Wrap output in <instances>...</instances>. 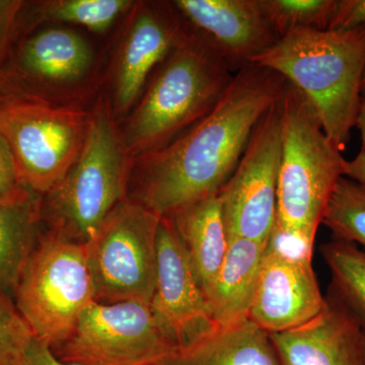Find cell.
Instances as JSON below:
<instances>
[{
    "label": "cell",
    "instance_id": "cell-7",
    "mask_svg": "<svg viewBox=\"0 0 365 365\" xmlns=\"http://www.w3.org/2000/svg\"><path fill=\"white\" fill-rule=\"evenodd\" d=\"M91 112L23 96L0 95V137L21 181L43 196L71 169L83 150Z\"/></svg>",
    "mask_w": 365,
    "mask_h": 365
},
{
    "label": "cell",
    "instance_id": "cell-15",
    "mask_svg": "<svg viewBox=\"0 0 365 365\" xmlns=\"http://www.w3.org/2000/svg\"><path fill=\"white\" fill-rule=\"evenodd\" d=\"M175 9L237 73L278 40L260 0H177Z\"/></svg>",
    "mask_w": 365,
    "mask_h": 365
},
{
    "label": "cell",
    "instance_id": "cell-10",
    "mask_svg": "<svg viewBox=\"0 0 365 365\" xmlns=\"http://www.w3.org/2000/svg\"><path fill=\"white\" fill-rule=\"evenodd\" d=\"M282 98L255 126L241 160L218 192L228 239L268 245L277 220Z\"/></svg>",
    "mask_w": 365,
    "mask_h": 365
},
{
    "label": "cell",
    "instance_id": "cell-24",
    "mask_svg": "<svg viewBox=\"0 0 365 365\" xmlns=\"http://www.w3.org/2000/svg\"><path fill=\"white\" fill-rule=\"evenodd\" d=\"M336 0H260L278 37L304 29L328 30Z\"/></svg>",
    "mask_w": 365,
    "mask_h": 365
},
{
    "label": "cell",
    "instance_id": "cell-13",
    "mask_svg": "<svg viewBox=\"0 0 365 365\" xmlns=\"http://www.w3.org/2000/svg\"><path fill=\"white\" fill-rule=\"evenodd\" d=\"M157 257V283L150 309L180 350L218 326L170 216L160 218L158 225Z\"/></svg>",
    "mask_w": 365,
    "mask_h": 365
},
{
    "label": "cell",
    "instance_id": "cell-14",
    "mask_svg": "<svg viewBox=\"0 0 365 365\" xmlns=\"http://www.w3.org/2000/svg\"><path fill=\"white\" fill-rule=\"evenodd\" d=\"M113 78V115L125 114L135 104L153 69L184 40L189 26L174 4H140L134 9Z\"/></svg>",
    "mask_w": 365,
    "mask_h": 365
},
{
    "label": "cell",
    "instance_id": "cell-28",
    "mask_svg": "<svg viewBox=\"0 0 365 365\" xmlns=\"http://www.w3.org/2000/svg\"><path fill=\"white\" fill-rule=\"evenodd\" d=\"M365 28V0H336L328 30Z\"/></svg>",
    "mask_w": 365,
    "mask_h": 365
},
{
    "label": "cell",
    "instance_id": "cell-2",
    "mask_svg": "<svg viewBox=\"0 0 365 365\" xmlns=\"http://www.w3.org/2000/svg\"><path fill=\"white\" fill-rule=\"evenodd\" d=\"M313 106L324 131L344 150L361 106L365 28L351 31L297 30L257 57Z\"/></svg>",
    "mask_w": 365,
    "mask_h": 365
},
{
    "label": "cell",
    "instance_id": "cell-19",
    "mask_svg": "<svg viewBox=\"0 0 365 365\" xmlns=\"http://www.w3.org/2000/svg\"><path fill=\"white\" fill-rule=\"evenodd\" d=\"M170 217L207 299L230 244L220 197L218 193L204 197Z\"/></svg>",
    "mask_w": 365,
    "mask_h": 365
},
{
    "label": "cell",
    "instance_id": "cell-17",
    "mask_svg": "<svg viewBox=\"0 0 365 365\" xmlns=\"http://www.w3.org/2000/svg\"><path fill=\"white\" fill-rule=\"evenodd\" d=\"M162 365H280V361L270 334L247 318L218 326Z\"/></svg>",
    "mask_w": 365,
    "mask_h": 365
},
{
    "label": "cell",
    "instance_id": "cell-33",
    "mask_svg": "<svg viewBox=\"0 0 365 365\" xmlns=\"http://www.w3.org/2000/svg\"><path fill=\"white\" fill-rule=\"evenodd\" d=\"M364 353H365V328H364Z\"/></svg>",
    "mask_w": 365,
    "mask_h": 365
},
{
    "label": "cell",
    "instance_id": "cell-3",
    "mask_svg": "<svg viewBox=\"0 0 365 365\" xmlns=\"http://www.w3.org/2000/svg\"><path fill=\"white\" fill-rule=\"evenodd\" d=\"M235 74L189 26L128 118L121 134L127 153L134 158L172 143L215 107Z\"/></svg>",
    "mask_w": 365,
    "mask_h": 365
},
{
    "label": "cell",
    "instance_id": "cell-5",
    "mask_svg": "<svg viewBox=\"0 0 365 365\" xmlns=\"http://www.w3.org/2000/svg\"><path fill=\"white\" fill-rule=\"evenodd\" d=\"M111 107L103 98L91 112L83 150L66 176L41 196V220L50 232L88 244L106 218L125 201L132 160Z\"/></svg>",
    "mask_w": 365,
    "mask_h": 365
},
{
    "label": "cell",
    "instance_id": "cell-20",
    "mask_svg": "<svg viewBox=\"0 0 365 365\" xmlns=\"http://www.w3.org/2000/svg\"><path fill=\"white\" fill-rule=\"evenodd\" d=\"M41 196L0 204V289L16 294L21 272L40 237Z\"/></svg>",
    "mask_w": 365,
    "mask_h": 365
},
{
    "label": "cell",
    "instance_id": "cell-18",
    "mask_svg": "<svg viewBox=\"0 0 365 365\" xmlns=\"http://www.w3.org/2000/svg\"><path fill=\"white\" fill-rule=\"evenodd\" d=\"M267 245L251 240L230 239L227 254L207 297L217 326L249 318Z\"/></svg>",
    "mask_w": 365,
    "mask_h": 365
},
{
    "label": "cell",
    "instance_id": "cell-32",
    "mask_svg": "<svg viewBox=\"0 0 365 365\" xmlns=\"http://www.w3.org/2000/svg\"><path fill=\"white\" fill-rule=\"evenodd\" d=\"M361 101H365V67L361 81Z\"/></svg>",
    "mask_w": 365,
    "mask_h": 365
},
{
    "label": "cell",
    "instance_id": "cell-31",
    "mask_svg": "<svg viewBox=\"0 0 365 365\" xmlns=\"http://www.w3.org/2000/svg\"><path fill=\"white\" fill-rule=\"evenodd\" d=\"M356 127L359 129L362 139V150L365 151V101H361L359 117H357Z\"/></svg>",
    "mask_w": 365,
    "mask_h": 365
},
{
    "label": "cell",
    "instance_id": "cell-8",
    "mask_svg": "<svg viewBox=\"0 0 365 365\" xmlns=\"http://www.w3.org/2000/svg\"><path fill=\"white\" fill-rule=\"evenodd\" d=\"M160 216L125 200L86 244L95 302H135L150 306L157 283Z\"/></svg>",
    "mask_w": 365,
    "mask_h": 365
},
{
    "label": "cell",
    "instance_id": "cell-25",
    "mask_svg": "<svg viewBox=\"0 0 365 365\" xmlns=\"http://www.w3.org/2000/svg\"><path fill=\"white\" fill-rule=\"evenodd\" d=\"M35 338L13 297L0 289V365H21Z\"/></svg>",
    "mask_w": 365,
    "mask_h": 365
},
{
    "label": "cell",
    "instance_id": "cell-9",
    "mask_svg": "<svg viewBox=\"0 0 365 365\" xmlns=\"http://www.w3.org/2000/svg\"><path fill=\"white\" fill-rule=\"evenodd\" d=\"M178 350L148 304L93 302L55 354L81 365H162Z\"/></svg>",
    "mask_w": 365,
    "mask_h": 365
},
{
    "label": "cell",
    "instance_id": "cell-22",
    "mask_svg": "<svg viewBox=\"0 0 365 365\" xmlns=\"http://www.w3.org/2000/svg\"><path fill=\"white\" fill-rule=\"evenodd\" d=\"M332 289L365 328V253L352 242L332 241L321 247Z\"/></svg>",
    "mask_w": 365,
    "mask_h": 365
},
{
    "label": "cell",
    "instance_id": "cell-1",
    "mask_svg": "<svg viewBox=\"0 0 365 365\" xmlns=\"http://www.w3.org/2000/svg\"><path fill=\"white\" fill-rule=\"evenodd\" d=\"M289 83L258 64L242 67L202 119L155 151L134 158L138 201L165 217L218 193L241 160L259 120L284 97Z\"/></svg>",
    "mask_w": 365,
    "mask_h": 365
},
{
    "label": "cell",
    "instance_id": "cell-29",
    "mask_svg": "<svg viewBox=\"0 0 365 365\" xmlns=\"http://www.w3.org/2000/svg\"><path fill=\"white\" fill-rule=\"evenodd\" d=\"M21 365H81L62 361L47 343L34 338Z\"/></svg>",
    "mask_w": 365,
    "mask_h": 365
},
{
    "label": "cell",
    "instance_id": "cell-6",
    "mask_svg": "<svg viewBox=\"0 0 365 365\" xmlns=\"http://www.w3.org/2000/svg\"><path fill=\"white\" fill-rule=\"evenodd\" d=\"M14 299L37 339L52 349L63 344L95 302L86 245L51 232L40 235Z\"/></svg>",
    "mask_w": 365,
    "mask_h": 365
},
{
    "label": "cell",
    "instance_id": "cell-4",
    "mask_svg": "<svg viewBox=\"0 0 365 365\" xmlns=\"http://www.w3.org/2000/svg\"><path fill=\"white\" fill-rule=\"evenodd\" d=\"M345 163L313 106L289 83L282 98L276 230L314 249L327 205L344 177Z\"/></svg>",
    "mask_w": 365,
    "mask_h": 365
},
{
    "label": "cell",
    "instance_id": "cell-23",
    "mask_svg": "<svg viewBox=\"0 0 365 365\" xmlns=\"http://www.w3.org/2000/svg\"><path fill=\"white\" fill-rule=\"evenodd\" d=\"M334 240L364 247L365 253V186L342 177L334 190L322 220Z\"/></svg>",
    "mask_w": 365,
    "mask_h": 365
},
{
    "label": "cell",
    "instance_id": "cell-27",
    "mask_svg": "<svg viewBox=\"0 0 365 365\" xmlns=\"http://www.w3.org/2000/svg\"><path fill=\"white\" fill-rule=\"evenodd\" d=\"M25 4L21 0H0V71L6 66L20 37Z\"/></svg>",
    "mask_w": 365,
    "mask_h": 365
},
{
    "label": "cell",
    "instance_id": "cell-30",
    "mask_svg": "<svg viewBox=\"0 0 365 365\" xmlns=\"http://www.w3.org/2000/svg\"><path fill=\"white\" fill-rule=\"evenodd\" d=\"M344 177L365 186V151L361 150L352 160H346Z\"/></svg>",
    "mask_w": 365,
    "mask_h": 365
},
{
    "label": "cell",
    "instance_id": "cell-11",
    "mask_svg": "<svg viewBox=\"0 0 365 365\" xmlns=\"http://www.w3.org/2000/svg\"><path fill=\"white\" fill-rule=\"evenodd\" d=\"M313 251L274 228L249 312L268 334L304 325L323 309L326 297L312 264Z\"/></svg>",
    "mask_w": 365,
    "mask_h": 365
},
{
    "label": "cell",
    "instance_id": "cell-16",
    "mask_svg": "<svg viewBox=\"0 0 365 365\" xmlns=\"http://www.w3.org/2000/svg\"><path fill=\"white\" fill-rule=\"evenodd\" d=\"M325 297L311 321L270 334L280 365H365L361 322L332 288Z\"/></svg>",
    "mask_w": 365,
    "mask_h": 365
},
{
    "label": "cell",
    "instance_id": "cell-12",
    "mask_svg": "<svg viewBox=\"0 0 365 365\" xmlns=\"http://www.w3.org/2000/svg\"><path fill=\"white\" fill-rule=\"evenodd\" d=\"M93 63V48L74 31L44 28L21 34L0 71V95L48 102L55 86L81 83Z\"/></svg>",
    "mask_w": 365,
    "mask_h": 365
},
{
    "label": "cell",
    "instance_id": "cell-26",
    "mask_svg": "<svg viewBox=\"0 0 365 365\" xmlns=\"http://www.w3.org/2000/svg\"><path fill=\"white\" fill-rule=\"evenodd\" d=\"M33 194L21 181L9 148L0 137V204L21 202Z\"/></svg>",
    "mask_w": 365,
    "mask_h": 365
},
{
    "label": "cell",
    "instance_id": "cell-21",
    "mask_svg": "<svg viewBox=\"0 0 365 365\" xmlns=\"http://www.w3.org/2000/svg\"><path fill=\"white\" fill-rule=\"evenodd\" d=\"M132 6L133 2L128 0L26 1L21 13V32H29L44 21H57L104 33Z\"/></svg>",
    "mask_w": 365,
    "mask_h": 365
}]
</instances>
